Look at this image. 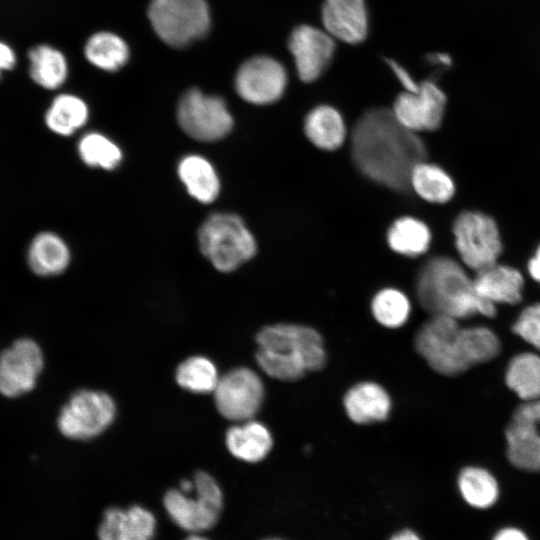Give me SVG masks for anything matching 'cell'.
Returning <instances> with one entry per match:
<instances>
[{
	"label": "cell",
	"instance_id": "39",
	"mask_svg": "<svg viewBox=\"0 0 540 540\" xmlns=\"http://www.w3.org/2000/svg\"><path fill=\"white\" fill-rule=\"evenodd\" d=\"M528 270L533 279L540 283V246L538 247L535 255L529 261Z\"/></svg>",
	"mask_w": 540,
	"mask_h": 540
},
{
	"label": "cell",
	"instance_id": "43",
	"mask_svg": "<svg viewBox=\"0 0 540 540\" xmlns=\"http://www.w3.org/2000/svg\"><path fill=\"white\" fill-rule=\"evenodd\" d=\"M265 540H282V539L270 538V539H265Z\"/></svg>",
	"mask_w": 540,
	"mask_h": 540
},
{
	"label": "cell",
	"instance_id": "29",
	"mask_svg": "<svg viewBox=\"0 0 540 540\" xmlns=\"http://www.w3.org/2000/svg\"><path fill=\"white\" fill-rule=\"evenodd\" d=\"M84 54L99 69L114 72L122 68L129 58V48L118 35L102 31L93 34L86 42Z\"/></svg>",
	"mask_w": 540,
	"mask_h": 540
},
{
	"label": "cell",
	"instance_id": "21",
	"mask_svg": "<svg viewBox=\"0 0 540 540\" xmlns=\"http://www.w3.org/2000/svg\"><path fill=\"white\" fill-rule=\"evenodd\" d=\"M225 440L228 450L234 457L249 463L264 459L273 446L269 429L253 419L230 427Z\"/></svg>",
	"mask_w": 540,
	"mask_h": 540
},
{
	"label": "cell",
	"instance_id": "2",
	"mask_svg": "<svg viewBox=\"0 0 540 540\" xmlns=\"http://www.w3.org/2000/svg\"><path fill=\"white\" fill-rule=\"evenodd\" d=\"M414 346L433 370L446 376L459 375L500 353L493 331L483 326L461 327L457 319L445 315H431L418 329Z\"/></svg>",
	"mask_w": 540,
	"mask_h": 540
},
{
	"label": "cell",
	"instance_id": "13",
	"mask_svg": "<svg viewBox=\"0 0 540 540\" xmlns=\"http://www.w3.org/2000/svg\"><path fill=\"white\" fill-rule=\"evenodd\" d=\"M445 107L444 92L435 82L425 80L419 83L416 91L400 93L391 109L402 125L419 134L441 126Z\"/></svg>",
	"mask_w": 540,
	"mask_h": 540
},
{
	"label": "cell",
	"instance_id": "33",
	"mask_svg": "<svg viewBox=\"0 0 540 540\" xmlns=\"http://www.w3.org/2000/svg\"><path fill=\"white\" fill-rule=\"evenodd\" d=\"M77 149L81 160L90 167L111 170L116 168L122 160L120 148L98 132H90L82 136Z\"/></svg>",
	"mask_w": 540,
	"mask_h": 540
},
{
	"label": "cell",
	"instance_id": "4",
	"mask_svg": "<svg viewBox=\"0 0 540 540\" xmlns=\"http://www.w3.org/2000/svg\"><path fill=\"white\" fill-rule=\"evenodd\" d=\"M416 295L430 315H445L457 320L474 315L493 317L495 305L476 292L474 281L465 270L448 257L429 259L419 270Z\"/></svg>",
	"mask_w": 540,
	"mask_h": 540
},
{
	"label": "cell",
	"instance_id": "3",
	"mask_svg": "<svg viewBox=\"0 0 540 540\" xmlns=\"http://www.w3.org/2000/svg\"><path fill=\"white\" fill-rule=\"evenodd\" d=\"M256 361L264 373L280 381H296L325 365L326 351L321 335L313 328L277 323L256 336Z\"/></svg>",
	"mask_w": 540,
	"mask_h": 540
},
{
	"label": "cell",
	"instance_id": "27",
	"mask_svg": "<svg viewBox=\"0 0 540 540\" xmlns=\"http://www.w3.org/2000/svg\"><path fill=\"white\" fill-rule=\"evenodd\" d=\"M88 115V107L81 98L72 94H60L46 110L44 120L53 133L70 136L85 125Z\"/></svg>",
	"mask_w": 540,
	"mask_h": 540
},
{
	"label": "cell",
	"instance_id": "31",
	"mask_svg": "<svg viewBox=\"0 0 540 540\" xmlns=\"http://www.w3.org/2000/svg\"><path fill=\"white\" fill-rule=\"evenodd\" d=\"M375 320L386 328H399L409 319L411 303L407 295L396 288L379 290L371 302Z\"/></svg>",
	"mask_w": 540,
	"mask_h": 540
},
{
	"label": "cell",
	"instance_id": "41",
	"mask_svg": "<svg viewBox=\"0 0 540 540\" xmlns=\"http://www.w3.org/2000/svg\"><path fill=\"white\" fill-rule=\"evenodd\" d=\"M194 488V481L191 480H183L180 484V490L185 494H191Z\"/></svg>",
	"mask_w": 540,
	"mask_h": 540
},
{
	"label": "cell",
	"instance_id": "34",
	"mask_svg": "<svg viewBox=\"0 0 540 540\" xmlns=\"http://www.w3.org/2000/svg\"><path fill=\"white\" fill-rule=\"evenodd\" d=\"M156 528V519L147 509L134 505L126 510L122 540H151Z\"/></svg>",
	"mask_w": 540,
	"mask_h": 540
},
{
	"label": "cell",
	"instance_id": "9",
	"mask_svg": "<svg viewBox=\"0 0 540 540\" xmlns=\"http://www.w3.org/2000/svg\"><path fill=\"white\" fill-rule=\"evenodd\" d=\"M115 413V403L108 394L83 389L75 392L63 406L57 424L65 437L87 440L107 429Z\"/></svg>",
	"mask_w": 540,
	"mask_h": 540
},
{
	"label": "cell",
	"instance_id": "19",
	"mask_svg": "<svg viewBox=\"0 0 540 540\" xmlns=\"http://www.w3.org/2000/svg\"><path fill=\"white\" fill-rule=\"evenodd\" d=\"M473 281L477 294L493 305L516 304L522 299L523 277L514 268L496 263L478 271Z\"/></svg>",
	"mask_w": 540,
	"mask_h": 540
},
{
	"label": "cell",
	"instance_id": "42",
	"mask_svg": "<svg viewBox=\"0 0 540 540\" xmlns=\"http://www.w3.org/2000/svg\"><path fill=\"white\" fill-rule=\"evenodd\" d=\"M185 540H208V539L198 534H192L188 536Z\"/></svg>",
	"mask_w": 540,
	"mask_h": 540
},
{
	"label": "cell",
	"instance_id": "6",
	"mask_svg": "<svg viewBox=\"0 0 540 540\" xmlns=\"http://www.w3.org/2000/svg\"><path fill=\"white\" fill-rule=\"evenodd\" d=\"M148 17L158 37L175 48L204 37L211 23L205 0H152Z\"/></svg>",
	"mask_w": 540,
	"mask_h": 540
},
{
	"label": "cell",
	"instance_id": "25",
	"mask_svg": "<svg viewBox=\"0 0 540 540\" xmlns=\"http://www.w3.org/2000/svg\"><path fill=\"white\" fill-rule=\"evenodd\" d=\"M387 243L397 254L418 257L429 249L431 232L421 220L403 216L396 219L387 231Z\"/></svg>",
	"mask_w": 540,
	"mask_h": 540
},
{
	"label": "cell",
	"instance_id": "28",
	"mask_svg": "<svg viewBox=\"0 0 540 540\" xmlns=\"http://www.w3.org/2000/svg\"><path fill=\"white\" fill-rule=\"evenodd\" d=\"M458 488L464 501L473 508L487 509L499 498V484L486 469L468 466L458 476Z\"/></svg>",
	"mask_w": 540,
	"mask_h": 540
},
{
	"label": "cell",
	"instance_id": "16",
	"mask_svg": "<svg viewBox=\"0 0 540 540\" xmlns=\"http://www.w3.org/2000/svg\"><path fill=\"white\" fill-rule=\"evenodd\" d=\"M321 19L324 30L335 40L358 44L366 38L368 15L365 0H324Z\"/></svg>",
	"mask_w": 540,
	"mask_h": 540
},
{
	"label": "cell",
	"instance_id": "11",
	"mask_svg": "<svg viewBox=\"0 0 540 540\" xmlns=\"http://www.w3.org/2000/svg\"><path fill=\"white\" fill-rule=\"evenodd\" d=\"M287 80L285 68L276 59L254 56L239 67L235 76V90L251 104L267 105L282 97Z\"/></svg>",
	"mask_w": 540,
	"mask_h": 540
},
{
	"label": "cell",
	"instance_id": "15",
	"mask_svg": "<svg viewBox=\"0 0 540 540\" xmlns=\"http://www.w3.org/2000/svg\"><path fill=\"white\" fill-rule=\"evenodd\" d=\"M288 48L300 80L316 81L330 65L335 51V39L325 30L297 26L290 34Z\"/></svg>",
	"mask_w": 540,
	"mask_h": 540
},
{
	"label": "cell",
	"instance_id": "36",
	"mask_svg": "<svg viewBox=\"0 0 540 540\" xmlns=\"http://www.w3.org/2000/svg\"><path fill=\"white\" fill-rule=\"evenodd\" d=\"M126 520V510L109 508L105 511L98 529L99 540H122Z\"/></svg>",
	"mask_w": 540,
	"mask_h": 540
},
{
	"label": "cell",
	"instance_id": "40",
	"mask_svg": "<svg viewBox=\"0 0 540 540\" xmlns=\"http://www.w3.org/2000/svg\"><path fill=\"white\" fill-rule=\"evenodd\" d=\"M390 540H421V539L413 531L403 530L395 534Z\"/></svg>",
	"mask_w": 540,
	"mask_h": 540
},
{
	"label": "cell",
	"instance_id": "30",
	"mask_svg": "<svg viewBox=\"0 0 540 540\" xmlns=\"http://www.w3.org/2000/svg\"><path fill=\"white\" fill-rule=\"evenodd\" d=\"M505 380L522 400L540 399V356L521 353L513 357L507 366Z\"/></svg>",
	"mask_w": 540,
	"mask_h": 540
},
{
	"label": "cell",
	"instance_id": "7",
	"mask_svg": "<svg viewBox=\"0 0 540 540\" xmlns=\"http://www.w3.org/2000/svg\"><path fill=\"white\" fill-rule=\"evenodd\" d=\"M177 120L188 136L202 142L224 138L234 124L221 97L206 95L196 88L186 91L180 98Z\"/></svg>",
	"mask_w": 540,
	"mask_h": 540
},
{
	"label": "cell",
	"instance_id": "23",
	"mask_svg": "<svg viewBox=\"0 0 540 540\" xmlns=\"http://www.w3.org/2000/svg\"><path fill=\"white\" fill-rule=\"evenodd\" d=\"M177 171L187 192L197 201L211 203L219 195V177L206 158L196 154L187 155L180 160Z\"/></svg>",
	"mask_w": 540,
	"mask_h": 540
},
{
	"label": "cell",
	"instance_id": "32",
	"mask_svg": "<svg viewBox=\"0 0 540 540\" xmlns=\"http://www.w3.org/2000/svg\"><path fill=\"white\" fill-rule=\"evenodd\" d=\"M220 377L214 363L204 356H193L183 361L176 370V381L194 393L213 392Z\"/></svg>",
	"mask_w": 540,
	"mask_h": 540
},
{
	"label": "cell",
	"instance_id": "24",
	"mask_svg": "<svg viewBox=\"0 0 540 540\" xmlns=\"http://www.w3.org/2000/svg\"><path fill=\"white\" fill-rule=\"evenodd\" d=\"M30 61L29 75L38 86L54 90L67 79L68 64L65 56L58 49L40 44L28 52Z\"/></svg>",
	"mask_w": 540,
	"mask_h": 540
},
{
	"label": "cell",
	"instance_id": "12",
	"mask_svg": "<svg viewBox=\"0 0 540 540\" xmlns=\"http://www.w3.org/2000/svg\"><path fill=\"white\" fill-rule=\"evenodd\" d=\"M505 437L510 463L520 470L540 472V399L525 401L515 410Z\"/></svg>",
	"mask_w": 540,
	"mask_h": 540
},
{
	"label": "cell",
	"instance_id": "10",
	"mask_svg": "<svg viewBox=\"0 0 540 540\" xmlns=\"http://www.w3.org/2000/svg\"><path fill=\"white\" fill-rule=\"evenodd\" d=\"M259 375L247 368H235L220 377L213 391L215 405L226 419L243 422L252 419L264 399Z\"/></svg>",
	"mask_w": 540,
	"mask_h": 540
},
{
	"label": "cell",
	"instance_id": "37",
	"mask_svg": "<svg viewBox=\"0 0 540 540\" xmlns=\"http://www.w3.org/2000/svg\"><path fill=\"white\" fill-rule=\"evenodd\" d=\"M16 64V55L13 49L0 41V77L5 70H11Z\"/></svg>",
	"mask_w": 540,
	"mask_h": 540
},
{
	"label": "cell",
	"instance_id": "38",
	"mask_svg": "<svg viewBox=\"0 0 540 540\" xmlns=\"http://www.w3.org/2000/svg\"><path fill=\"white\" fill-rule=\"evenodd\" d=\"M492 540H529V538L519 528L504 527L495 533Z\"/></svg>",
	"mask_w": 540,
	"mask_h": 540
},
{
	"label": "cell",
	"instance_id": "35",
	"mask_svg": "<svg viewBox=\"0 0 540 540\" xmlns=\"http://www.w3.org/2000/svg\"><path fill=\"white\" fill-rule=\"evenodd\" d=\"M512 329L516 335L540 351V303L525 308Z\"/></svg>",
	"mask_w": 540,
	"mask_h": 540
},
{
	"label": "cell",
	"instance_id": "26",
	"mask_svg": "<svg viewBox=\"0 0 540 540\" xmlns=\"http://www.w3.org/2000/svg\"><path fill=\"white\" fill-rule=\"evenodd\" d=\"M410 191L427 202L442 204L453 197L455 186L445 170L424 160L412 169Z\"/></svg>",
	"mask_w": 540,
	"mask_h": 540
},
{
	"label": "cell",
	"instance_id": "8",
	"mask_svg": "<svg viewBox=\"0 0 540 540\" xmlns=\"http://www.w3.org/2000/svg\"><path fill=\"white\" fill-rule=\"evenodd\" d=\"M455 246L463 263L481 271L497 263L502 250L496 223L487 215L467 211L453 223Z\"/></svg>",
	"mask_w": 540,
	"mask_h": 540
},
{
	"label": "cell",
	"instance_id": "18",
	"mask_svg": "<svg viewBox=\"0 0 540 540\" xmlns=\"http://www.w3.org/2000/svg\"><path fill=\"white\" fill-rule=\"evenodd\" d=\"M343 405L351 421L369 424L388 418L391 398L381 385L365 381L355 384L346 392Z\"/></svg>",
	"mask_w": 540,
	"mask_h": 540
},
{
	"label": "cell",
	"instance_id": "22",
	"mask_svg": "<svg viewBox=\"0 0 540 540\" xmlns=\"http://www.w3.org/2000/svg\"><path fill=\"white\" fill-rule=\"evenodd\" d=\"M304 133L315 147L325 151L337 150L347 138V128L341 113L324 104L307 113Z\"/></svg>",
	"mask_w": 540,
	"mask_h": 540
},
{
	"label": "cell",
	"instance_id": "5",
	"mask_svg": "<svg viewBox=\"0 0 540 540\" xmlns=\"http://www.w3.org/2000/svg\"><path fill=\"white\" fill-rule=\"evenodd\" d=\"M203 256L220 272H232L256 253V240L244 221L233 213H214L198 230Z\"/></svg>",
	"mask_w": 540,
	"mask_h": 540
},
{
	"label": "cell",
	"instance_id": "1",
	"mask_svg": "<svg viewBox=\"0 0 540 540\" xmlns=\"http://www.w3.org/2000/svg\"><path fill=\"white\" fill-rule=\"evenodd\" d=\"M350 154L366 178L399 193L410 192V175L426 160L427 149L419 134L402 125L391 108L364 111L350 132Z\"/></svg>",
	"mask_w": 540,
	"mask_h": 540
},
{
	"label": "cell",
	"instance_id": "17",
	"mask_svg": "<svg viewBox=\"0 0 540 540\" xmlns=\"http://www.w3.org/2000/svg\"><path fill=\"white\" fill-rule=\"evenodd\" d=\"M165 509L172 521L183 530L199 533L212 528L218 521L222 505L196 494L171 489L164 496Z\"/></svg>",
	"mask_w": 540,
	"mask_h": 540
},
{
	"label": "cell",
	"instance_id": "20",
	"mask_svg": "<svg viewBox=\"0 0 540 540\" xmlns=\"http://www.w3.org/2000/svg\"><path fill=\"white\" fill-rule=\"evenodd\" d=\"M70 250L56 233L42 231L29 243L26 253L27 265L40 277H52L63 273L70 263Z\"/></svg>",
	"mask_w": 540,
	"mask_h": 540
},
{
	"label": "cell",
	"instance_id": "14",
	"mask_svg": "<svg viewBox=\"0 0 540 540\" xmlns=\"http://www.w3.org/2000/svg\"><path fill=\"white\" fill-rule=\"evenodd\" d=\"M43 354L28 338L15 341L0 354V393L14 398L31 391L43 368Z\"/></svg>",
	"mask_w": 540,
	"mask_h": 540
}]
</instances>
